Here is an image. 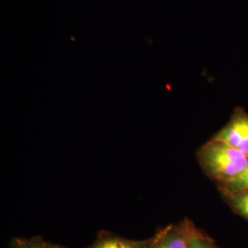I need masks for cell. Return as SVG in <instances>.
I'll return each mask as SVG.
<instances>
[{
	"instance_id": "5",
	"label": "cell",
	"mask_w": 248,
	"mask_h": 248,
	"mask_svg": "<svg viewBox=\"0 0 248 248\" xmlns=\"http://www.w3.org/2000/svg\"><path fill=\"white\" fill-rule=\"evenodd\" d=\"M9 248H66L62 245L52 243L40 235L31 237L15 236L9 242Z\"/></svg>"
},
{
	"instance_id": "6",
	"label": "cell",
	"mask_w": 248,
	"mask_h": 248,
	"mask_svg": "<svg viewBox=\"0 0 248 248\" xmlns=\"http://www.w3.org/2000/svg\"><path fill=\"white\" fill-rule=\"evenodd\" d=\"M232 209L248 221V191L222 192Z\"/></svg>"
},
{
	"instance_id": "3",
	"label": "cell",
	"mask_w": 248,
	"mask_h": 248,
	"mask_svg": "<svg viewBox=\"0 0 248 248\" xmlns=\"http://www.w3.org/2000/svg\"><path fill=\"white\" fill-rule=\"evenodd\" d=\"M194 223L184 218L156 231L157 238L152 248H187Z\"/></svg>"
},
{
	"instance_id": "7",
	"label": "cell",
	"mask_w": 248,
	"mask_h": 248,
	"mask_svg": "<svg viewBox=\"0 0 248 248\" xmlns=\"http://www.w3.org/2000/svg\"><path fill=\"white\" fill-rule=\"evenodd\" d=\"M187 248H219L209 235L194 225Z\"/></svg>"
},
{
	"instance_id": "8",
	"label": "cell",
	"mask_w": 248,
	"mask_h": 248,
	"mask_svg": "<svg viewBox=\"0 0 248 248\" xmlns=\"http://www.w3.org/2000/svg\"><path fill=\"white\" fill-rule=\"evenodd\" d=\"M222 192H233V191H248V167L245 169L238 177L231 180L227 183L220 185Z\"/></svg>"
},
{
	"instance_id": "1",
	"label": "cell",
	"mask_w": 248,
	"mask_h": 248,
	"mask_svg": "<svg viewBox=\"0 0 248 248\" xmlns=\"http://www.w3.org/2000/svg\"><path fill=\"white\" fill-rule=\"evenodd\" d=\"M204 173L219 185L238 177L248 167V156L226 142L211 139L197 151Z\"/></svg>"
},
{
	"instance_id": "2",
	"label": "cell",
	"mask_w": 248,
	"mask_h": 248,
	"mask_svg": "<svg viewBox=\"0 0 248 248\" xmlns=\"http://www.w3.org/2000/svg\"><path fill=\"white\" fill-rule=\"evenodd\" d=\"M214 140L226 142L248 156V113L236 108L230 121L213 137Z\"/></svg>"
},
{
	"instance_id": "4",
	"label": "cell",
	"mask_w": 248,
	"mask_h": 248,
	"mask_svg": "<svg viewBox=\"0 0 248 248\" xmlns=\"http://www.w3.org/2000/svg\"><path fill=\"white\" fill-rule=\"evenodd\" d=\"M157 238L155 232L145 239H130L110 231L98 232L96 239L85 248H152Z\"/></svg>"
}]
</instances>
